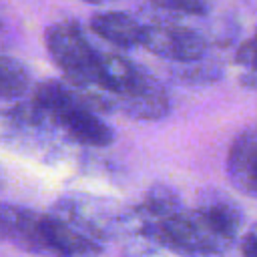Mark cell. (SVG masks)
Instances as JSON below:
<instances>
[{
    "instance_id": "cell-13",
    "label": "cell",
    "mask_w": 257,
    "mask_h": 257,
    "mask_svg": "<svg viewBox=\"0 0 257 257\" xmlns=\"http://www.w3.org/2000/svg\"><path fill=\"white\" fill-rule=\"evenodd\" d=\"M149 6L159 12L169 14H185V16H205L213 0H149Z\"/></svg>"
},
{
    "instance_id": "cell-17",
    "label": "cell",
    "mask_w": 257,
    "mask_h": 257,
    "mask_svg": "<svg viewBox=\"0 0 257 257\" xmlns=\"http://www.w3.org/2000/svg\"><path fill=\"white\" fill-rule=\"evenodd\" d=\"M82 2H88V4H102V2H106V0H82Z\"/></svg>"
},
{
    "instance_id": "cell-18",
    "label": "cell",
    "mask_w": 257,
    "mask_h": 257,
    "mask_svg": "<svg viewBox=\"0 0 257 257\" xmlns=\"http://www.w3.org/2000/svg\"><path fill=\"white\" fill-rule=\"evenodd\" d=\"M2 183H4V179H2V171H0V189H2Z\"/></svg>"
},
{
    "instance_id": "cell-7",
    "label": "cell",
    "mask_w": 257,
    "mask_h": 257,
    "mask_svg": "<svg viewBox=\"0 0 257 257\" xmlns=\"http://www.w3.org/2000/svg\"><path fill=\"white\" fill-rule=\"evenodd\" d=\"M102 243L54 213H42V257H98Z\"/></svg>"
},
{
    "instance_id": "cell-3",
    "label": "cell",
    "mask_w": 257,
    "mask_h": 257,
    "mask_svg": "<svg viewBox=\"0 0 257 257\" xmlns=\"http://www.w3.org/2000/svg\"><path fill=\"white\" fill-rule=\"evenodd\" d=\"M50 213L66 219L100 243L120 237H141V219L135 207L120 205L114 199L70 193L62 195L52 205Z\"/></svg>"
},
{
    "instance_id": "cell-5",
    "label": "cell",
    "mask_w": 257,
    "mask_h": 257,
    "mask_svg": "<svg viewBox=\"0 0 257 257\" xmlns=\"http://www.w3.org/2000/svg\"><path fill=\"white\" fill-rule=\"evenodd\" d=\"M141 46H145L149 52L181 62L191 64L205 56L207 52V40L193 28L179 26V24H149L143 28Z\"/></svg>"
},
{
    "instance_id": "cell-14",
    "label": "cell",
    "mask_w": 257,
    "mask_h": 257,
    "mask_svg": "<svg viewBox=\"0 0 257 257\" xmlns=\"http://www.w3.org/2000/svg\"><path fill=\"white\" fill-rule=\"evenodd\" d=\"M235 60L239 66L247 70V76L243 80H247L249 86H257V32L251 40H245L239 46Z\"/></svg>"
},
{
    "instance_id": "cell-1",
    "label": "cell",
    "mask_w": 257,
    "mask_h": 257,
    "mask_svg": "<svg viewBox=\"0 0 257 257\" xmlns=\"http://www.w3.org/2000/svg\"><path fill=\"white\" fill-rule=\"evenodd\" d=\"M32 102L44 108L68 143L84 147H108L116 135L100 118L80 92L66 80H42L32 90Z\"/></svg>"
},
{
    "instance_id": "cell-15",
    "label": "cell",
    "mask_w": 257,
    "mask_h": 257,
    "mask_svg": "<svg viewBox=\"0 0 257 257\" xmlns=\"http://www.w3.org/2000/svg\"><path fill=\"white\" fill-rule=\"evenodd\" d=\"M145 239V237H143ZM122 257H159L157 249L153 247V243L149 239L145 241H139V239H133L124 245L122 249Z\"/></svg>"
},
{
    "instance_id": "cell-12",
    "label": "cell",
    "mask_w": 257,
    "mask_h": 257,
    "mask_svg": "<svg viewBox=\"0 0 257 257\" xmlns=\"http://www.w3.org/2000/svg\"><path fill=\"white\" fill-rule=\"evenodd\" d=\"M28 68L6 54H0V100H16L30 90Z\"/></svg>"
},
{
    "instance_id": "cell-2",
    "label": "cell",
    "mask_w": 257,
    "mask_h": 257,
    "mask_svg": "<svg viewBox=\"0 0 257 257\" xmlns=\"http://www.w3.org/2000/svg\"><path fill=\"white\" fill-rule=\"evenodd\" d=\"M66 137L54 118L36 102H18L0 108V145L22 157L54 163L64 155Z\"/></svg>"
},
{
    "instance_id": "cell-16",
    "label": "cell",
    "mask_w": 257,
    "mask_h": 257,
    "mask_svg": "<svg viewBox=\"0 0 257 257\" xmlns=\"http://www.w3.org/2000/svg\"><path fill=\"white\" fill-rule=\"evenodd\" d=\"M241 257H257V223H253L241 239Z\"/></svg>"
},
{
    "instance_id": "cell-10",
    "label": "cell",
    "mask_w": 257,
    "mask_h": 257,
    "mask_svg": "<svg viewBox=\"0 0 257 257\" xmlns=\"http://www.w3.org/2000/svg\"><path fill=\"white\" fill-rule=\"evenodd\" d=\"M143 28L139 20L124 12H100L90 18V30L118 48L141 46Z\"/></svg>"
},
{
    "instance_id": "cell-11",
    "label": "cell",
    "mask_w": 257,
    "mask_h": 257,
    "mask_svg": "<svg viewBox=\"0 0 257 257\" xmlns=\"http://www.w3.org/2000/svg\"><path fill=\"white\" fill-rule=\"evenodd\" d=\"M185 209L179 195L167 187V185H153L141 199L139 205H135V211L141 219V229L143 225H149V223H157V221H163L171 215H175L177 211Z\"/></svg>"
},
{
    "instance_id": "cell-6",
    "label": "cell",
    "mask_w": 257,
    "mask_h": 257,
    "mask_svg": "<svg viewBox=\"0 0 257 257\" xmlns=\"http://www.w3.org/2000/svg\"><path fill=\"white\" fill-rule=\"evenodd\" d=\"M116 108L137 120H161L171 110L165 86L145 68H139L131 84L118 94Z\"/></svg>"
},
{
    "instance_id": "cell-8",
    "label": "cell",
    "mask_w": 257,
    "mask_h": 257,
    "mask_svg": "<svg viewBox=\"0 0 257 257\" xmlns=\"http://www.w3.org/2000/svg\"><path fill=\"white\" fill-rule=\"evenodd\" d=\"M227 175L241 193L257 199V126L245 128L231 143Z\"/></svg>"
},
{
    "instance_id": "cell-9",
    "label": "cell",
    "mask_w": 257,
    "mask_h": 257,
    "mask_svg": "<svg viewBox=\"0 0 257 257\" xmlns=\"http://www.w3.org/2000/svg\"><path fill=\"white\" fill-rule=\"evenodd\" d=\"M195 209L219 237L235 245L243 227V211L231 197L219 191H207L199 197Z\"/></svg>"
},
{
    "instance_id": "cell-4",
    "label": "cell",
    "mask_w": 257,
    "mask_h": 257,
    "mask_svg": "<svg viewBox=\"0 0 257 257\" xmlns=\"http://www.w3.org/2000/svg\"><path fill=\"white\" fill-rule=\"evenodd\" d=\"M141 237L179 257H227L233 247L211 229L197 209H181L163 221L143 225Z\"/></svg>"
}]
</instances>
